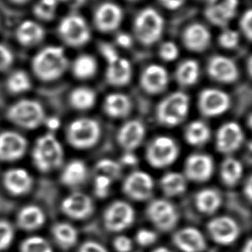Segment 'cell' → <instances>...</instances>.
I'll list each match as a JSON object with an SVG mask.
<instances>
[{
	"label": "cell",
	"instance_id": "obj_1",
	"mask_svg": "<svg viewBox=\"0 0 252 252\" xmlns=\"http://www.w3.org/2000/svg\"><path fill=\"white\" fill-rule=\"evenodd\" d=\"M69 61L64 48L60 46H48L34 55L32 69L42 81H55L60 79L68 68Z\"/></svg>",
	"mask_w": 252,
	"mask_h": 252
},
{
	"label": "cell",
	"instance_id": "obj_2",
	"mask_svg": "<svg viewBox=\"0 0 252 252\" xmlns=\"http://www.w3.org/2000/svg\"><path fill=\"white\" fill-rule=\"evenodd\" d=\"M64 149L60 140L52 132L39 137L32 151V160L35 168L48 173L61 167L64 162Z\"/></svg>",
	"mask_w": 252,
	"mask_h": 252
},
{
	"label": "cell",
	"instance_id": "obj_3",
	"mask_svg": "<svg viewBox=\"0 0 252 252\" xmlns=\"http://www.w3.org/2000/svg\"><path fill=\"white\" fill-rule=\"evenodd\" d=\"M189 97L184 92L170 93L161 101L156 109V119L168 127L178 126L189 112Z\"/></svg>",
	"mask_w": 252,
	"mask_h": 252
},
{
	"label": "cell",
	"instance_id": "obj_4",
	"mask_svg": "<svg viewBox=\"0 0 252 252\" xmlns=\"http://www.w3.org/2000/svg\"><path fill=\"white\" fill-rule=\"evenodd\" d=\"M99 51L107 65L105 72L107 82L115 87H122L127 85L133 74L130 62L122 57L112 45L109 43H100Z\"/></svg>",
	"mask_w": 252,
	"mask_h": 252
},
{
	"label": "cell",
	"instance_id": "obj_5",
	"mask_svg": "<svg viewBox=\"0 0 252 252\" xmlns=\"http://www.w3.org/2000/svg\"><path fill=\"white\" fill-rule=\"evenodd\" d=\"M7 117L15 125L24 129H35L46 119L41 103L33 99H21L7 110Z\"/></svg>",
	"mask_w": 252,
	"mask_h": 252
},
{
	"label": "cell",
	"instance_id": "obj_6",
	"mask_svg": "<svg viewBox=\"0 0 252 252\" xmlns=\"http://www.w3.org/2000/svg\"><path fill=\"white\" fill-rule=\"evenodd\" d=\"M98 122L90 117H82L69 124L65 136L68 143L76 149H89L98 142L101 136Z\"/></svg>",
	"mask_w": 252,
	"mask_h": 252
},
{
	"label": "cell",
	"instance_id": "obj_7",
	"mask_svg": "<svg viewBox=\"0 0 252 252\" xmlns=\"http://www.w3.org/2000/svg\"><path fill=\"white\" fill-rule=\"evenodd\" d=\"M137 40L145 46H152L161 38L164 31V19L153 8H147L137 15L133 23Z\"/></svg>",
	"mask_w": 252,
	"mask_h": 252
},
{
	"label": "cell",
	"instance_id": "obj_8",
	"mask_svg": "<svg viewBox=\"0 0 252 252\" xmlns=\"http://www.w3.org/2000/svg\"><path fill=\"white\" fill-rule=\"evenodd\" d=\"M179 148L176 141L168 136L154 138L147 146L146 158L148 164L156 169L170 166L177 160Z\"/></svg>",
	"mask_w": 252,
	"mask_h": 252
},
{
	"label": "cell",
	"instance_id": "obj_9",
	"mask_svg": "<svg viewBox=\"0 0 252 252\" xmlns=\"http://www.w3.org/2000/svg\"><path fill=\"white\" fill-rule=\"evenodd\" d=\"M59 34L65 44L72 48H80L91 40V31L85 19L72 14L64 17L58 27Z\"/></svg>",
	"mask_w": 252,
	"mask_h": 252
},
{
	"label": "cell",
	"instance_id": "obj_10",
	"mask_svg": "<svg viewBox=\"0 0 252 252\" xmlns=\"http://www.w3.org/2000/svg\"><path fill=\"white\" fill-rule=\"evenodd\" d=\"M147 216L156 228L164 232L173 230L179 220L177 208L166 199L151 201L147 206Z\"/></svg>",
	"mask_w": 252,
	"mask_h": 252
},
{
	"label": "cell",
	"instance_id": "obj_11",
	"mask_svg": "<svg viewBox=\"0 0 252 252\" xmlns=\"http://www.w3.org/2000/svg\"><path fill=\"white\" fill-rule=\"evenodd\" d=\"M198 109L202 116L214 118L225 114L231 107V98L226 92L216 88L202 90L198 96Z\"/></svg>",
	"mask_w": 252,
	"mask_h": 252
},
{
	"label": "cell",
	"instance_id": "obj_12",
	"mask_svg": "<svg viewBox=\"0 0 252 252\" xmlns=\"http://www.w3.org/2000/svg\"><path fill=\"white\" fill-rule=\"evenodd\" d=\"M135 219L133 207L126 201L113 202L103 214V224L111 232H123L132 225Z\"/></svg>",
	"mask_w": 252,
	"mask_h": 252
},
{
	"label": "cell",
	"instance_id": "obj_13",
	"mask_svg": "<svg viewBox=\"0 0 252 252\" xmlns=\"http://www.w3.org/2000/svg\"><path fill=\"white\" fill-rule=\"evenodd\" d=\"M154 190L153 177L142 170L133 171L123 182V193L133 201H147L152 197Z\"/></svg>",
	"mask_w": 252,
	"mask_h": 252
},
{
	"label": "cell",
	"instance_id": "obj_14",
	"mask_svg": "<svg viewBox=\"0 0 252 252\" xmlns=\"http://www.w3.org/2000/svg\"><path fill=\"white\" fill-rule=\"evenodd\" d=\"M245 134L239 123L229 122L224 123L217 131L215 137V148L220 154L230 156L242 147Z\"/></svg>",
	"mask_w": 252,
	"mask_h": 252
},
{
	"label": "cell",
	"instance_id": "obj_15",
	"mask_svg": "<svg viewBox=\"0 0 252 252\" xmlns=\"http://www.w3.org/2000/svg\"><path fill=\"white\" fill-rule=\"evenodd\" d=\"M208 232L216 244L229 246L235 242L240 235L238 223L229 216H219L208 222Z\"/></svg>",
	"mask_w": 252,
	"mask_h": 252
},
{
	"label": "cell",
	"instance_id": "obj_16",
	"mask_svg": "<svg viewBox=\"0 0 252 252\" xmlns=\"http://www.w3.org/2000/svg\"><path fill=\"white\" fill-rule=\"evenodd\" d=\"M215 171L214 159L208 154H191L184 164V177L194 183H205L211 178Z\"/></svg>",
	"mask_w": 252,
	"mask_h": 252
},
{
	"label": "cell",
	"instance_id": "obj_17",
	"mask_svg": "<svg viewBox=\"0 0 252 252\" xmlns=\"http://www.w3.org/2000/svg\"><path fill=\"white\" fill-rule=\"evenodd\" d=\"M207 72L212 79L221 84H232L239 79V70L236 62L223 55H215L208 60Z\"/></svg>",
	"mask_w": 252,
	"mask_h": 252
},
{
	"label": "cell",
	"instance_id": "obj_18",
	"mask_svg": "<svg viewBox=\"0 0 252 252\" xmlns=\"http://www.w3.org/2000/svg\"><path fill=\"white\" fill-rule=\"evenodd\" d=\"M28 148L26 138L15 131L0 133V161L14 162L24 157Z\"/></svg>",
	"mask_w": 252,
	"mask_h": 252
},
{
	"label": "cell",
	"instance_id": "obj_19",
	"mask_svg": "<svg viewBox=\"0 0 252 252\" xmlns=\"http://www.w3.org/2000/svg\"><path fill=\"white\" fill-rule=\"evenodd\" d=\"M239 0H210L205 10V16L211 24L224 27L235 17Z\"/></svg>",
	"mask_w": 252,
	"mask_h": 252
},
{
	"label": "cell",
	"instance_id": "obj_20",
	"mask_svg": "<svg viewBox=\"0 0 252 252\" xmlns=\"http://www.w3.org/2000/svg\"><path fill=\"white\" fill-rule=\"evenodd\" d=\"M140 84L144 92L151 95H158L164 92L169 85V74L160 65H148L140 75Z\"/></svg>",
	"mask_w": 252,
	"mask_h": 252
},
{
	"label": "cell",
	"instance_id": "obj_21",
	"mask_svg": "<svg viewBox=\"0 0 252 252\" xmlns=\"http://www.w3.org/2000/svg\"><path fill=\"white\" fill-rule=\"evenodd\" d=\"M146 126L139 120H130L118 130L117 141L120 147L131 153L136 150L146 137Z\"/></svg>",
	"mask_w": 252,
	"mask_h": 252
},
{
	"label": "cell",
	"instance_id": "obj_22",
	"mask_svg": "<svg viewBox=\"0 0 252 252\" xmlns=\"http://www.w3.org/2000/svg\"><path fill=\"white\" fill-rule=\"evenodd\" d=\"M123 10L116 3H103L94 14V24L99 31L109 33L118 29L123 22Z\"/></svg>",
	"mask_w": 252,
	"mask_h": 252
},
{
	"label": "cell",
	"instance_id": "obj_23",
	"mask_svg": "<svg viewBox=\"0 0 252 252\" xmlns=\"http://www.w3.org/2000/svg\"><path fill=\"white\" fill-rule=\"evenodd\" d=\"M62 211L65 215L74 220H85L94 211L92 198L82 192H73L63 200Z\"/></svg>",
	"mask_w": 252,
	"mask_h": 252
},
{
	"label": "cell",
	"instance_id": "obj_24",
	"mask_svg": "<svg viewBox=\"0 0 252 252\" xmlns=\"http://www.w3.org/2000/svg\"><path fill=\"white\" fill-rule=\"evenodd\" d=\"M174 246L183 252H203L207 242L200 230L194 227H184L174 233Z\"/></svg>",
	"mask_w": 252,
	"mask_h": 252
},
{
	"label": "cell",
	"instance_id": "obj_25",
	"mask_svg": "<svg viewBox=\"0 0 252 252\" xmlns=\"http://www.w3.org/2000/svg\"><path fill=\"white\" fill-rule=\"evenodd\" d=\"M182 41L189 51L202 53L210 46L211 34L204 25L192 24L184 30Z\"/></svg>",
	"mask_w": 252,
	"mask_h": 252
},
{
	"label": "cell",
	"instance_id": "obj_26",
	"mask_svg": "<svg viewBox=\"0 0 252 252\" xmlns=\"http://www.w3.org/2000/svg\"><path fill=\"white\" fill-rule=\"evenodd\" d=\"M3 185L10 194L21 195L31 190L33 178L24 168H12L7 170L3 176Z\"/></svg>",
	"mask_w": 252,
	"mask_h": 252
},
{
	"label": "cell",
	"instance_id": "obj_27",
	"mask_svg": "<svg viewBox=\"0 0 252 252\" xmlns=\"http://www.w3.org/2000/svg\"><path fill=\"white\" fill-rule=\"evenodd\" d=\"M132 108L133 105L129 97L123 93L109 94L103 102L104 113L113 119L126 118L129 116Z\"/></svg>",
	"mask_w": 252,
	"mask_h": 252
},
{
	"label": "cell",
	"instance_id": "obj_28",
	"mask_svg": "<svg viewBox=\"0 0 252 252\" xmlns=\"http://www.w3.org/2000/svg\"><path fill=\"white\" fill-rule=\"evenodd\" d=\"M88 176V168L85 162L75 159L70 161L64 167L61 175V181L66 187L78 188L86 183Z\"/></svg>",
	"mask_w": 252,
	"mask_h": 252
},
{
	"label": "cell",
	"instance_id": "obj_29",
	"mask_svg": "<svg viewBox=\"0 0 252 252\" xmlns=\"http://www.w3.org/2000/svg\"><path fill=\"white\" fill-rule=\"evenodd\" d=\"M17 41L26 47H31L40 43L45 37L42 26L32 20L24 21L19 24L16 32Z\"/></svg>",
	"mask_w": 252,
	"mask_h": 252
},
{
	"label": "cell",
	"instance_id": "obj_30",
	"mask_svg": "<svg viewBox=\"0 0 252 252\" xmlns=\"http://www.w3.org/2000/svg\"><path fill=\"white\" fill-rule=\"evenodd\" d=\"M194 203L201 214L214 215L221 206V194L215 189H203L195 194Z\"/></svg>",
	"mask_w": 252,
	"mask_h": 252
},
{
	"label": "cell",
	"instance_id": "obj_31",
	"mask_svg": "<svg viewBox=\"0 0 252 252\" xmlns=\"http://www.w3.org/2000/svg\"><path fill=\"white\" fill-rule=\"evenodd\" d=\"M244 174V167L240 161L235 158L228 157L225 158L220 168V176L222 184L226 187L233 188L239 184Z\"/></svg>",
	"mask_w": 252,
	"mask_h": 252
},
{
	"label": "cell",
	"instance_id": "obj_32",
	"mask_svg": "<svg viewBox=\"0 0 252 252\" xmlns=\"http://www.w3.org/2000/svg\"><path fill=\"white\" fill-rule=\"evenodd\" d=\"M159 185L162 192L167 197H176L184 194L188 187V180L184 174L170 171L161 177Z\"/></svg>",
	"mask_w": 252,
	"mask_h": 252
},
{
	"label": "cell",
	"instance_id": "obj_33",
	"mask_svg": "<svg viewBox=\"0 0 252 252\" xmlns=\"http://www.w3.org/2000/svg\"><path fill=\"white\" fill-rule=\"evenodd\" d=\"M211 137V130L202 121L189 123L184 130V139L192 147H201L208 143Z\"/></svg>",
	"mask_w": 252,
	"mask_h": 252
},
{
	"label": "cell",
	"instance_id": "obj_34",
	"mask_svg": "<svg viewBox=\"0 0 252 252\" xmlns=\"http://www.w3.org/2000/svg\"><path fill=\"white\" fill-rule=\"evenodd\" d=\"M200 65L194 60H186L177 65L175 78L177 83L184 87H189L197 82L200 78Z\"/></svg>",
	"mask_w": 252,
	"mask_h": 252
},
{
	"label": "cell",
	"instance_id": "obj_35",
	"mask_svg": "<svg viewBox=\"0 0 252 252\" xmlns=\"http://www.w3.org/2000/svg\"><path fill=\"white\" fill-rule=\"evenodd\" d=\"M72 71L76 79L80 80L92 79L97 72V62L92 55H79L72 62Z\"/></svg>",
	"mask_w": 252,
	"mask_h": 252
},
{
	"label": "cell",
	"instance_id": "obj_36",
	"mask_svg": "<svg viewBox=\"0 0 252 252\" xmlns=\"http://www.w3.org/2000/svg\"><path fill=\"white\" fill-rule=\"evenodd\" d=\"M69 101L73 109L79 111H86L95 105L96 94L94 90L89 87H78L72 90Z\"/></svg>",
	"mask_w": 252,
	"mask_h": 252
},
{
	"label": "cell",
	"instance_id": "obj_37",
	"mask_svg": "<svg viewBox=\"0 0 252 252\" xmlns=\"http://www.w3.org/2000/svg\"><path fill=\"white\" fill-rule=\"evenodd\" d=\"M21 226L27 230H34L44 224L45 214L41 208L35 205H29L22 208L18 215Z\"/></svg>",
	"mask_w": 252,
	"mask_h": 252
},
{
	"label": "cell",
	"instance_id": "obj_38",
	"mask_svg": "<svg viewBox=\"0 0 252 252\" xmlns=\"http://www.w3.org/2000/svg\"><path fill=\"white\" fill-rule=\"evenodd\" d=\"M53 235L59 245L65 248L69 249L76 245L78 241L79 234L74 226L71 224L61 222L57 223L53 227Z\"/></svg>",
	"mask_w": 252,
	"mask_h": 252
},
{
	"label": "cell",
	"instance_id": "obj_39",
	"mask_svg": "<svg viewBox=\"0 0 252 252\" xmlns=\"http://www.w3.org/2000/svg\"><path fill=\"white\" fill-rule=\"evenodd\" d=\"M7 88L13 94H23L27 92L32 86L31 77L23 70L12 72L7 79Z\"/></svg>",
	"mask_w": 252,
	"mask_h": 252
},
{
	"label": "cell",
	"instance_id": "obj_40",
	"mask_svg": "<svg viewBox=\"0 0 252 252\" xmlns=\"http://www.w3.org/2000/svg\"><path fill=\"white\" fill-rule=\"evenodd\" d=\"M122 165L116 161L104 158L98 161L95 166V175L108 177L110 180L116 181L121 177Z\"/></svg>",
	"mask_w": 252,
	"mask_h": 252
},
{
	"label": "cell",
	"instance_id": "obj_41",
	"mask_svg": "<svg viewBox=\"0 0 252 252\" xmlns=\"http://www.w3.org/2000/svg\"><path fill=\"white\" fill-rule=\"evenodd\" d=\"M22 252H54L50 244L42 237L34 236L22 244Z\"/></svg>",
	"mask_w": 252,
	"mask_h": 252
},
{
	"label": "cell",
	"instance_id": "obj_42",
	"mask_svg": "<svg viewBox=\"0 0 252 252\" xmlns=\"http://www.w3.org/2000/svg\"><path fill=\"white\" fill-rule=\"evenodd\" d=\"M58 2V0H40L34 6V13L41 19L51 20L55 17Z\"/></svg>",
	"mask_w": 252,
	"mask_h": 252
},
{
	"label": "cell",
	"instance_id": "obj_43",
	"mask_svg": "<svg viewBox=\"0 0 252 252\" xmlns=\"http://www.w3.org/2000/svg\"><path fill=\"white\" fill-rule=\"evenodd\" d=\"M113 181L108 177L95 175L94 177V194L98 198H105L109 195Z\"/></svg>",
	"mask_w": 252,
	"mask_h": 252
},
{
	"label": "cell",
	"instance_id": "obj_44",
	"mask_svg": "<svg viewBox=\"0 0 252 252\" xmlns=\"http://www.w3.org/2000/svg\"><path fill=\"white\" fill-rule=\"evenodd\" d=\"M219 44L225 49H234L239 43V34L235 31L226 30L219 36Z\"/></svg>",
	"mask_w": 252,
	"mask_h": 252
},
{
	"label": "cell",
	"instance_id": "obj_45",
	"mask_svg": "<svg viewBox=\"0 0 252 252\" xmlns=\"http://www.w3.org/2000/svg\"><path fill=\"white\" fill-rule=\"evenodd\" d=\"M14 238L13 227L10 223L0 220V251L10 246Z\"/></svg>",
	"mask_w": 252,
	"mask_h": 252
},
{
	"label": "cell",
	"instance_id": "obj_46",
	"mask_svg": "<svg viewBox=\"0 0 252 252\" xmlns=\"http://www.w3.org/2000/svg\"><path fill=\"white\" fill-rule=\"evenodd\" d=\"M158 54L164 62H173L179 55V49L173 41H165L161 45Z\"/></svg>",
	"mask_w": 252,
	"mask_h": 252
},
{
	"label": "cell",
	"instance_id": "obj_47",
	"mask_svg": "<svg viewBox=\"0 0 252 252\" xmlns=\"http://www.w3.org/2000/svg\"><path fill=\"white\" fill-rule=\"evenodd\" d=\"M136 242L138 245L143 247L154 245L157 241L158 235L156 232L149 229H140L136 233Z\"/></svg>",
	"mask_w": 252,
	"mask_h": 252
},
{
	"label": "cell",
	"instance_id": "obj_48",
	"mask_svg": "<svg viewBox=\"0 0 252 252\" xmlns=\"http://www.w3.org/2000/svg\"><path fill=\"white\" fill-rule=\"evenodd\" d=\"M239 27L243 34L247 38L248 41H252V11L251 9L246 10L243 14L239 22Z\"/></svg>",
	"mask_w": 252,
	"mask_h": 252
},
{
	"label": "cell",
	"instance_id": "obj_49",
	"mask_svg": "<svg viewBox=\"0 0 252 252\" xmlns=\"http://www.w3.org/2000/svg\"><path fill=\"white\" fill-rule=\"evenodd\" d=\"M14 56L10 48L0 44V71H4L12 65Z\"/></svg>",
	"mask_w": 252,
	"mask_h": 252
},
{
	"label": "cell",
	"instance_id": "obj_50",
	"mask_svg": "<svg viewBox=\"0 0 252 252\" xmlns=\"http://www.w3.org/2000/svg\"><path fill=\"white\" fill-rule=\"evenodd\" d=\"M113 246L117 252H130L133 249V242L128 237L119 235L114 239Z\"/></svg>",
	"mask_w": 252,
	"mask_h": 252
},
{
	"label": "cell",
	"instance_id": "obj_51",
	"mask_svg": "<svg viewBox=\"0 0 252 252\" xmlns=\"http://www.w3.org/2000/svg\"><path fill=\"white\" fill-rule=\"evenodd\" d=\"M79 252H108L105 247L95 241H86L79 248Z\"/></svg>",
	"mask_w": 252,
	"mask_h": 252
},
{
	"label": "cell",
	"instance_id": "obj_52",
	"mask_svg": "<svg viewBox=\"0 0 252 252\" xmlns=\"http://www.w3.org/2000/svg\"><path fill=\"white\" fill-rule=\"evenodd\" d=\"M116 41L121 47H123V48H129L133 42L131 36L126 33H121L118 34L116 37Z\"/></svg>",
	"mask_w": 252,
	"mask_h": 252
},
{
	"label": "cell",
	"instance_id": "obj_53",
	"mask_svg": "<svg viewBox=\"0 0 252 252\" xmlns=\"http://www.w3.org/2000/svg\"><path fill=\"white\" fill-rule=\"evenodd\" d=\"M159 2L169 10H177L184 4L185 0H159Z\"/></svg>",
	"mask_w": 252,
	"mask_h": 252
},
{
	"label": "cell",
	"instance_id": "obj_54",
	"mask_svg": "<svg viewBox=\"0 0 252 252\" xmlns=\"http://www.w3.org/2000/svg\"><path fill=\"white\" fill-rule=\"evenodd\" d=\"M45 124L49 129V132L54 133L55 130L58 129L59 126L61 125L60 120L57 117H49V118H46L44 122Z\"/></svg>",
	"mask_w": 252,
	"mask_h": 252
},
{
	"label": "cell",
	"instance_id": "obj_55",
	"mask_svg": "<svg viewBox=\"0 0 252 252\" xmlns=\"http://www.w3.org/2000/svg\"><path fill=\"white\" fill-rule=\"evenodd\" d=\"M243 192L246 196V199L248 201H252V176H249L248 178L246 179V183L244 184V188H243Z\"/></svg>",
	"mask_w": 252,
	"mask_h": 252
},
{
	"label": "cell",
	"instance_id": "obj_56",
	"mask_svg": "<svg viewBox=\"0 0 252 252\" xmlns=\"http://www.w3.org/2000/svg\"><path fill=\"white\" fill-rule=\"evenodd\" d=\"M85 0H67L66 3H68L70 6L76 8V7L81 6L83 3H85Z\"/></svg>",
	"mask_w": 252,
	"mask_h": 252
},
{
	"label": "cell",
	"instance_id": "obj_57",
	"mask_svg": "<svg viewBox=\"0 0 252 252\" xmlns=\"http://www.w3.org/2000/svg\"><path fill=\"white\" fill-rule=\"evenodd\" d=\"M252 239H248L246 240V244L244 245L241 252H252Z\"/></svg>",
	"mask_w": 252,
	"mask_h": 252
},
{
	"label": "cell",
	"instance_id": "obj_58",
	"mask_svg": "<svg viewBox=\"0 0 252 252\" xmlns=\"http://www.w3.org/2000/svg\"><path fill=\"white\" fill-rule=\"evenodd\" d=\"M152 252H171L170 250L165 248V247H158L157 249L154 250Z\"/></svg>",
	"mask_w": 252,
	"mask_h": 252
},
{
	"label": "cell",
	"instance_id": "obj_59",
	"mask_svg": "<svg viewBox=\"0 0 252 252\" xmlns=\"http://www.w3.org/2000/svg\"><path fill=\"white\" fill-rule=\"evenodd\" d=\"M11 1H13L15 3H22L26 2L28 0H11Z\"/></svg>",
	"mask_w": 252,
	"mask_h": 252
},
{
	"label": "cell",
	"instance_id": "obj_60",
	"mask_svg": "<svg viewBox=\"0 0 252 252\" xmlns=\"http://www.w3.org/2000/svg\"><path fill=\"white\" fill-rule=\"evenodd\" d=\"M58 1H62V2H65V3H66V1H67V0H58Z\"/></svg>",
	"mask_w": 252,
	"mask_h": 252
},
{
	"label": "cell",
	"instance_id": "obj_61",
	"mask_svg": "<svg viewBox=\"0 0 252 252\" xmlns=\"http://www.w3.org/2000/svg\"><path fill=\"white\" fill-rule=\"evenodd\" d=\"M129 1H136V0H129Z\"/></svg>",
	"mask_w": 252,
	"mask_h": 252
}]
</instances>
